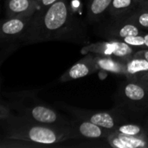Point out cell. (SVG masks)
I'll use <instances>...</instances> for the list:
<instances>
[{
  "instance_id": "8992f818",
  "label": "cell",
  "mask_w": 148,
  "mask_h": 148,
  "mask_svg": "<svg viewBox=\"0 0 148 148\" xmlns=\"http://www.w3.org/2000/svg\"><path fill=\"white\" fill-rule=\"evenodd\" d=\"M139 49H140L133 47L122 40L112 39L86 44L82 47L81 52L84 55L88 53H95L103 56H117L128 61Z\"/></svg>"
},
{
  "instance_id": "30bf717a",
  "label": "cell",
  "mask_w": 148,
  "mask_h": 148,
  "mask_svg": "<svg viewBox=\"0 0 148 148\" xmlns=\"http://www.w3.org/2000/svg\"><path fill=\"white\" fill-rule=\"evenodd\" d=\"M71 127L78 133L81 138L90 139V140H99L107 139L114 131L96 125L91 121L73 117L70 119Z\"/></svg>"
},
{
  "instance_id": "52a82bcc",
  "label": "cell",
  "mask_w": 148,
  "mask_h": 148,
  "mask_svg": "<svg viewBox=\"0 0 148 148\" xmlns=\"http://www.w3.org/2000/svg\"><path fill=\"white\" fill-rule=\"evenodd\" d=\"M34 14L35 13H29L22 16L6 17L2 22L1 25V43L20 42V40L27 30Z\"/></svg>"
},
{
  "instance_id": "484cf974",
  "label": "cell",
  "mask_w": 148,
  "mask_h": 148,
  "mask_svg": "<svg viewBox=\"0 0 148 148\" xmlns=\"http://www.w3.org/2000/svg\"><path fill=\"white\" fill-rule=\"evenodd\" d=\"M146 85L147 86V88H148V82H147V83H146Z\"/></svg>"
},
{
  "instance_id": "9c48e42d",
  "label": "cell",
  "mask_w": 148,
  "mask_h": 148,
  "mask_svg": "<svg viewBox=\"0 0 148 148\" xmlns=\"http://www.w3.org/2000/svg\"><path fill=\"white\" fill-rule=\"evenodd\" d=\"M100 70L95 53H88L83 58L75 63L71 68H69L60 78L62 82L77 80L85 77L88 75H92Z\"/></svg>"
},
{
  "instance_id": "277c9868",
  "label": "cell",
  "mask_w": 148,
  "mask_h": 148,
  "mask_svg": "<svg viewBox=\"0 0 148 148\" xmlns=\"http://www.w3.org/2000/svg\"><path fill=\"white\" fill-rule=\"evenodd\" d=\"M115 103L128 114H143L148 109L147 86L127 79L117 90Z\"/></svg>"
},
{
  "instance_id": "7a4b0ae2",
  "label": "cell",
  "mask_w": 148,
  "mask_h": 148,
  "mask_svg": "<svg viewBox=\"0 0 148 148\" xmlns=\"http://www.w3.org/2000/svg\"><path fill=\"white\" fill-rule=\"evenodd\" d=\"M1 127L2 148L54 147L58 143L81 138L73 127L47 125L18 114L1 121Z\"/></svg>"
},
{
  "instance_id": "5bb4252c",
  "label": "cell",
  "mask_w": 148,
  "mask_h": 148,
  "mask_svg": "<svg viewBox=\"0 0 148 148\" xmlns=\"http://www.w3.org/2000/svg\"><path fill=\"white\" fill-rule=\"evenodd\" d=\"M95 60L100 70L115 75H126L127 60L117 56H109L98 54H95Z\"/></svg>"
},
{
  "instance_id": "d6986e66",
  "label": "cell",
  "mask_w": 148,
  "mask_h": 148,
  "mask_svg": "<svg viewBox=\"0 0 148 148\" xmlns=\"http://www.w3.org/2000/svg\"><path fill=\"white\" fill-rule=\"evenodd\" d=\"M122 41L137 49H148V31L138 36H127L122 39Z\"/></svg>"
},
{
  "instance_id": "7402d4cb",
  "label": "cell",
  "mask_w": 148,
  "mask_h": 148,
  "mask_svg": "<svg viewBox=\"0 0 148 148\" xmlns=\"http://www.w3.org/2000/svg\"><path fill=\"white\" fill-rule=\"evenodd\" d=\"M134 56L136 57H141V58H145L146 60L148 61V49H140Z\"/></svg>"
},
{
  "instance_id": "ba28073f",
  "label": "cell",
  "mask_w": 148,
  "mask_h": 148,
  "mask_svg": "<svg viewBox=\"0 0 148 148\" xmlns=\"http://www.w3.org/2000/svg\"><path fill=\"white\" fill-rule=\"evenodd\" d=\"M145 30L140 28L133 22L127 20L126 17L121 16L114 18L101 29L100 35L106 40H122L127 36H138L144 33Z\"/></svg>"
},
{
  "instance_id": "5b68a950",
  "label": "cell",
  "mask_w": 148,
  "mask_h": 148,
  "mask_svg": "<svg viewBox=\"0 0 148 148\" xmlns=\"http://www.w3.org/2000/svg\"><path fill=\"white\" fill-rule=\"evenodd\" d=\"M56 105L73 117L91 121L113 131H114L120 125L128 122V114L117 106L111 110L97 111L75 108L63 102H57Z\"/></svg>"
},
{
  "instance_id": "d4e9b609",
  "label": "cell",
  "mask_w": 148,
  "mask_h": 148,
  "mask_svg": "<svg viewBox=\"0 0 148 148\" xmlns=\"http://www.w3.org/2000/svg\"><path fill=\"white\" fill-rule=\"evenodd\" d=\"M35 1H36V2H38V3H39V1H40V0H35Z\"/></svg>"
},
{
  "instance_id": "cb8c5ba5",
  "label": "cell",
  "mask_w": 148,
  "mask_h": 148,
  "mask_svg": "<svg viewBox=\"0 0 148 148\" xmlns=\"http://www.w3.org/2000/svg\"><path fill=\"white\" fill-rule=\"evenodd\" d=\"M146 127H147L148 128V118H147V124H146Z\"/></svg>"
},
{
  "instance_id": "4316f807",
  "label": "cell",
  "mask_w": 148,
  "mask_h": 148,
  "mask_svg": "<svg viewBox=\"0 0 148 148\" xmlns=\"http://www.w3.org/2000/svg\"><path fill=\"white\" fill-rule=\"evenodd\" d=\"M139 1H146V0H139Z\"/></svg>"
},
{
  "instance_id": "7c38bea8",
  "label": "cell",
  "mask_w": 148,
  "mask_h": 148,
  "mask_svg": "<svg viewBox=\"0 0 148 148\" xmlns=\"http://www.w3.org/2000/svg\"><path fill=\"white\" fill-rule=\"evenodd\" d=\"M4 8L6 17H11L36 13L39 9V3L35 0H5Z\"/></svg>"
},
{
  "instance_id": "9a60e30c",
  "label": "cell",
  "mask_w": 148,
  "mask_h": 148,
  "mask_svg": "<svg viewBox=\"0 0 148 148\" xmlns=\"http://www.w3.org/2000/svg\"><path fill=\"white\" fill-rule=\"evenodd\" d=\"M140 3L141 1L139 0H113L108 13L114 18L121 17L139 9Z\"/></svg>"
},
{
  "instance_id": "3957f363",
  "label": "cell",
  "mask_w": 148,
  "mask_h": 148,
  "mask_svg": "<svg viewBox=\"0 0 148 148\" xmlns=\"http://www.w3.org/2000/svg\"><path fill=\"white\" fill-rule=\"evenodd\" d=\"M37 93L38 91L36 90H29L3 93V96L6 98L12 110L18 115L47 125L72 127L70 119L37 98Z\"/></svg>"
},
{
  "instance_id": "603a6c76",
  "label": "cell",
  "mask_w": 148,
  "mask_h": 148,
  "mask_svg": "<svg viewBox=\"0 0 148 148\" xmlns=\"http://www.w3.org/2000/svg\"><path fill=\"white\" fill-rule=\"evenodd\" d=\"M140 8H143V9L148 10V0H146V1H141L140 5Z\"/></svg>"
},
{
  "instance_id": "44dd1931",
  "label": "cell",
  "mask_w": 148,
  "mask_h": 148,
  "mask_svg": "<svg viewBox=\"0 0 148 148\" xmlns=\"http://www.w3.org/2000/svg\"><path fill=\"white\" fill-rule=\"evenodd\" d=\"M58 0H40L39 1V9H45L48 8L49 6H51L52 4H54L55 3H56Z\"/></svg>"
},
{
  "instance_id": "2e32d148",
  "label": "cell",
  "mask_w": 148,
  "mask_h": 148,
  "mask_svg": "<svg viewBox=\"0 0 148 148\" xmlns=\"http://www.w3.org/2000/svg\"><path fill=\"white\" fill-rule=\"evenodd\" d=\"M113 0H89L88 3L87 17L90 23L99 22L104 16Z\"/></svg>"
},
{
  "instance_id": "ac0fdd59",
  "label": "cell",
  "mask_w": 148,
  "mask_h": 148,
  "mask_svg": "<svg viewBox=\"0 0 148 148\" xmlns=\"http://www.w3.org/2000/svg\"><path fill=\"white\" fill-rule=\"evenodd\" d=\"M124 17L133 22L145 31H148V10L139 8L130 14L124 16Z\"/></svg>"
},
{
  "instance_id": "8fae6325",
  "label": "cell",
  "mask_w": 148,
  "mask_h": 148,
  "mask_svg": "<svg viewBox=\"0 0 148 148\" xmlns=\"http://www.w3.org/2000/svg\"><path fill=\"white\" fill-rule=\"evenodd\" d=\"M126 78L131 81L147 83L148 61L145 58L133 56L127 62Z\"/></svg>"
},
{
  "instance_id": "e0dca14e",
  "label": "cell",
  "mask_w": 148,
  "mask_h": 148,
  "mask_svg": "<svg viewBox=\"0 0 148 148\" xmlns=\"http://www.w3.org/2000/svg\"><path fill=\"white\" fill-rule=\"evenodd\" d=\"M114 133L118 134H123L133 137H141L148 138V128L147 127H142L141 125L126 122L120 125Z\"/></svg>"
},
{
  "instance_id": "4fadbf2b",
  "label": "cell",
  "mask_w": 148,
  "mask_h": 148,
  "mask_svg": "<svg viewBox=\"0 0 148 148\" xmlns=\"http://www.w3.org/2000/svg\"><path fill=\"white\" fill-rule=\"evenodd\" d=\"M106 141L114 148H148V138L127 136L114 132L106 139Z\"/></svg>"
},
{
  "instance_id": "6da1fadb",
  "label": "cell",
  "mask_w": 148,
  "mask_h": 148,
  "mask_svg": "<svg viewBox=\"0 0 148 148\" xmlns=\"http://www.w3.org/2000/svg\"><path fill=\"white\" fill-rule=\"evenodd\" d=\"M52 41L89 43L86 25L74 14L68 0H58L48 8L38 9L20 42L34 44Z\"/></svg>"
},
{
  "instance_id": "ffe728a7",
  "label": "cell",
  "mask_w": 148,
  "mask_h": 148,
  "mask_svg": "<svg viewBox=\"0 0 148 148\" xmlns=\"http://www.w3.org/2000/svg\"><path fill=\"white\" fill-rule=\"evenodd\" d=\"M12 108H10L9 102L3 99L1 100L0 103V120L1 121L8 120L10 117H11L14 114L12 113Z\"/></svg>"
}]
</instances>
